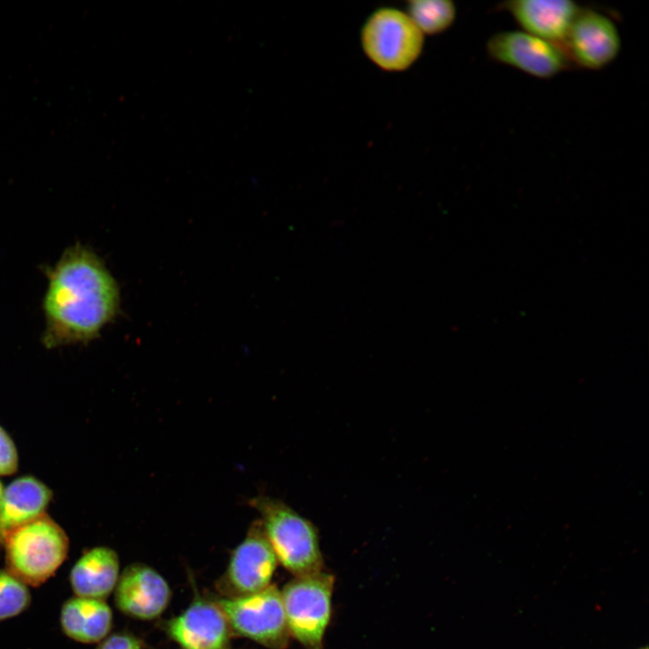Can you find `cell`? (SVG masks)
I'll list each match as a JSON object with an SVG mask.
<instances>
[{
	"label": "cell",
	"instance_id": "obj_10",
	"mask_svg": "<svg viewBox=\"0 0 649 649\" xmlns=\"http://www.w3.org/2000/svg\"><path fill=\"white\" fill-rule=\"evenodd\" d=\"M170 589L164 578L144 564L126 567L115 586L117 608L131 617L152 619L167 608Z\"/></svg>",
	"mask_w": 649,
	"mask_h": 649
},
{
	"label": "cell",
	"instance_id": "obj_12",
	"mask_svg": "<svg viewBox=\"0 0 649 649\" xmlns=\"http://www.w3.org/2000/svg\"><path fill=\"white\" fill-rule=\"evenodd\" d=\"M169 635L183 649H227L229 625L217 607L196 601L168 626Z\"/></svg>",
	"mask_w": 649,
	"mask_h": 649
},
{
	"label": "cell",
	"instance_id": "obj_9",
	"mask_svg": "<svg viewBox=\"0 0 649 649\" xmlns=\"http://www.w3.org/2000/svg\"><path fill=\"white\" fill-rule=\"evenodd\" d=\"M277 562L261 521L255 522L232 553L227 580L237 596L259 592L270 585Z\"/></svg>",
	"mask_w": 649,
	"mask_h": 649
},
{
	"label": "cell",
	"instance_id": "obj_21",
	"mask_svg": "<svg viewBox=\"0 0 649 649\" xmlns=\"http://www.w3.org/2000/svg\"><path fill=\"white\" fill-rule=\"evenodd\" d=\"M644 649H646V648H644Z\"/></svg>",
	"mask_w": 649,
	"mask_h": 649
},
{
	"label": "cell",
	"instance_id": "obj_7",
	"mask_svg": "<svg viewBox=\"0 0 649 649\" xmlns=\"http://www.w3.org/2000/svg\"><path fill=\"white\" fill-rule=\"evenodd\" d=\"M489 57L536 78L548 79L569 69L570 60L560 44L523 31H504L486 42Z\"/></svg>",
	"mask_w": 649,
	"mask_h": 649
},
{
	"label": "cell",
	"instance_id": "obj_18",
	"mask_svg": "<svg viewBox=\"0 0 649 649\" xmlns=\"http://www.w3.org/2000/svg\"><path fill=\"white\" fill-rule=\"evenodd\" d=\"M19 458L15 444L0 425V476L14 474L17 471Z\"/></svg>",
	"mask_w": 649,
	"mask_h": 649
},
{
	"label": "cell",
	"instance_id": "obj_17",
	"mask_svg": "<svg viewBox=\"0 0 649 649\" xmlns=\"http://www.w3.org/2000/svg\"><path fill=\"white\" fill-rule=\"evenodd\" d=\"M30 600L27 585L10 571H0V620L21 614Z\"/></svg>",
	"mask_w": 649,
	"mask_h": 649
},
{
	"label": "cell",
	"instance_id": "obj_15",
	"mask_svg": "<svg viewBox=\"0 0 649 649\" xmlns=\"http://www.w3.org/2000/svg\"><path fill=\"white\" fill-rule=\"evenodd\" d=\"M112 621V610L104 599L72 598L64 603L60 611V625L65 635L85 644L104 640Z\"/></svg>",
	"mask_w": 649,
	"mask_h": 649
},
{
	"label": "cell",
	"instance_id": "obj_13",
	"mask_svg": "<svg viewBox=\"0 0 649 649\" xmlns=\"http://www.w3.org/2000/svg\"><path fill=\"white\" fill-rule=\"evenodd\" d=\"M52 498L50 489L35 477L13 480L0 501V541L12 530L42 516Z\"/></svg>",
	"mask_w": 649,
	"mask_h": 649
},
{
	"label": "cell",
	"instance_id": "obj_19",
	"mask_svg": "<svg viewBox=\"0 0 649 649\" xmlns=\"http://www.w3.org/2000/svg\"><path fill=\"white\" fill-rule=\"evenodd\" d=\"M97 649H143V647L134 636L117 633L105 638Z\"/></svg>",
	"mask_w": 649,
	"mask_h": 649
},
{
	"label": "cell",
	"instance_id": "obj_20",
	"mask_svg": "<svg viewBox=\"0 0 649 649\" xmlns=\"http://www.w3.org/2000/svg\"><path fill=\"white\" fill-rule=\"evenodd\" d=\"M3 491H4V486H3L2 482L0 481V501H1L2 495H3Z\"/></svg>",
	"mask_w": 649,
	"mask_h": 649
},
{
	"label": "cell",
	"instance_id": "obj_16",
	"mask_svg": "<svg viewBox=\"0 0 649 649\" xmlns=\"http://www.w3.org/2000/svg\"><path fill=\"white\" fill-rule=\"evenodd\" d=\"M407 14L423 34H436L453 23L456 7L449 0H412L407 2Z\"/></svg>",
	"mask_w": 649,
	"mask_h": 649
},
{
	"label": "cell",
	"instance_id": "obj_6",
	"mask_svg": "<svg viewBox=\"0 0 649 649\" xmlns=\"http://www.w3.org/2000/svg\"><path fill=\"white\" fill-rule=\"evenodd\" d=\"M217 607L238 634L272 649L288 645L290 632L281 592L274 585L249 595L222 599Z\"/></svg>",
	"mask_w": 649,
	"mask_h": 649
},
{
	"label": "cell",
	"instance_id": "obj_3",
	"mask_svg": "<svg viewBox=\"0 0 649 649\" xmlns=\"http://www.w3.org/2000/svg\"><path fill=\"white\" fill-rule=\"evenodd\" d=\"M3 543L8 571L32 586L56 572L69 547L65 531L46 513L9 532Z\"/></svg>",
	"mask_w": 649,
	"mask_h": 649
},
{
	"label": "cell",
	"instance_id": "obj_2",
	"mask_svg": "<svg viewBox=\"0 0 649 649\" xmlns=\"http://www.w3.org/2000/svg\"><path fill=\"white\" fill-rule=\"evenodd\" d=\"M250 505L260 513L261 523L277 560L296 577L320 572L323 558L315 525L288 504L258 496Z\"/></svg>",
	"mask_w": 649,
	"mask_h": 649
},
{
	"label": "cell",
	"instance_id": "obj_11",
	"mask_svg": "<svg viewBox=\"0 0 649 649\" xmlns=\"http://www.w3.org/2000/svg\"><path fill=\"white\" fill-rule=\"evenodd\" d=\"M499 8L523 32L562 46L581 7L569 0H515L504 2Z\"/></svg>",
	"mask_w": 649,
	"mask_h": 649
},
{
	"label": "cell",
	"instance_id": "obj_1",
	"mask_svg": "<svg viewBox=\"0 0 649 649\" xmlns=\"http://www.w3.org/2000/svg\"><path fill=\"white\" fill-rule=\"evenodd\" d=\"M47 275L45 347L87 343L114 318L120 304L117 284L89 248L79 243L68 248Z\"/></svg>",
	"mask_w": 649,
	"mask_h": 649
},
{
	"label": "cell",
	"instance_id": "obj_14",
	"mask_svg": "<svg viewBox=\"0 0 649 649\" xmlns=\"http://www.w3.org/2000/svg\"><path fill=\"white\" fill-rule=\"evenodd\" d=\"M119 579L117 553L105 546L87 551L70 571L71 588L77 597L103 599L115 588Z\"/></svg>",
	"mask_w": 649,
	"mask_h": 649
},
{
	"label": "cell",
	"instance_id": "obj_4",
	"mask_svg": "<svg viewBox=\"0 0 649 649\" xmlns=\"http://www.w3.org/2000/svg\"><path fill=\"white\" fill-rule=\"evenodd\" d=\"M366 56L386 71H403L419 57L424 34L409 15L391 7L379 8L364 23L361 32Z\"/></svg>",
	"mask_w": 649,
	"mask_h": 649
},
{
	"label": "cell",
	"instance_id": "obj_5",
	"mask_svg": "<svg viewBox=\"0 0 649 649\" xmlns=\"http://www.w3.org/2000/svg\"><path fill=\"white\" fill-rule=\"evenodd\" d=\"M334 577L324 572L296 577L281 598L290 632L306 649H320L331 615Z\"/></svg>",
	"mask_w": 649,
	"mask_h": 649
},
{
	"label": "cell",
	"instance_id": "obj_8",
	"mask_svg": "<svg viewBox=\"0 0 649 649\" xmlns=\"http://www.w3.org/2000/svg\"><path fill=\"white\" fill-rule=\"evenodd\" d=\"M621 44L617 26L610 17L593 9L580 8L562 46L575 65L599 70L617 58Z\"/></svg>",
	"mask_w": 649,
	"mask_h": 649
}]
</instances>
